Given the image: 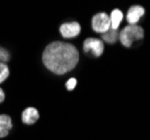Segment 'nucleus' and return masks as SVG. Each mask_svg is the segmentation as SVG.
I'll list each match as a JSON object with an SVG mask.
<instances>
[{
	"instance_id": "423d86ee",
	"label": "nucleus",
	"mask_w": 150,
	"mask_h": 140,
	"mask_svg": "<svg viewBox=\"0 0 150 140\" xmlns=\"http://www.w3.org/2000/svg\"><path fill=\"white\" fill-rule=\"evenodd\" d=\"M143 15H144V9L141 6H132L129 9L127 19L130 22V25H135Z\"/></svg>"
},
{
	"instance_id": "9b49d317",
	"label": "nucleus",
	"mask_w": 150,
	"mask_h": 140,
	"mask_svg": "<svg viewBox=\"0 0 150 140\" xmlns=\"http://www.w3.org/2000/svg\"><path fill=\"white\" fill-rule=\"evenodd\" d=\"M9 75V70L5 63H0V83L5 81Z\"/></svg>"
},
{
	"instance_id": "20e7f679",
	"label": "nucleus",
	"mask_w": 150,
	"mask_h": 140,
	"mask_svg": "<svg viewBox=\"0 0 150 140\" xmlns=\"http://www.w3.org/2000/svg\"><path fill=\"white\" fill-rule=\"evenodd\" d=\"M83 51L95 57H99L104 52V43L97 38H87L83 42Z\"/></svg>"
},
{
	"instance_id": "9d476101",
	"label": "nucleus",
	"mask_w": 150,
	"mask_h": 140,
	"mask_svg": "<svg viewBox=\"0 0 150 140\" xmlns=\"http://www.w3.org/2000/svg\"><path fill=\"white\" fill-rule=\"evenodd\" d=\"M119 35H120L119 30L110 29L108 31H106V33L103 34L102 39H103V40H105L106 43H108V44H114V43L119 39Z\"/></svg>"
},
{
	"instance_id": "0eeeda50",
	"label": "nucleus",
	"mask_w": 150,
	"mask_h": 140,
	"mask_svg": "<svg viewBox=\"0 0 150 140\" xmlns=\"http://www.w3.org/2000/svg\"><path fill=\"white\" fill-rule=\"evenodd\" d=\"M38 112L35 108H27L23 111L22 120L24 123L26 125H33L38 121Z\"/></svg>"
},
{
	"instance_id": "f03ea898",
	"label": "nucleus",
	"mask_w": 150,
	"mask_h": 140,
	"mask_svg": "<svg viewBox=\"0 0 150 140\" xmlns=\"http://www.w3.org/2000/svg\"><path fill=\"white\" fill-rule=\"evenodd\" d=\"M143 37V29L141 27L137 26V25H129L119 35L121 43L125 47H131L133 42L135 40H140Z\"/></svg>"
},
{
	"instance_id": "f257e3e1",
	"label": "nucleus",
	"mask_w": 150,
	"mask_h": 140,
	"mask_svg": "<svg viewBox=\"0 0 150 140\" xmlns=\"http://www.w3.org/2000/svg\"><path fill=\"white\" fill-rule=\"evenodd\" d=\"M42 59L47 70L62 75L75 68L79 61V54L74 45L53 42L46 46Z\"/></svg>"
},
{
	"instance_id": "39448f33",
	"label": "nucleus",
	"mask_w": 150,
	"mask_h": 140,
	"mask_svg": "<svg viewBox=\"0 0 150 140\" xmlns=\"http://www.w3.org/2000/svg\"><path fill=\"white\" fill-rule=\"evenodd\" d=\"M60 33L64 38H72V37L78 36L80 33V25L77 22H66L61 25Z\"/></svg>"
},
{
	"instance_id": "f8f14e48",
	"label": "nucleus",
	"mask_w": 150,
	"mask_h": 140,
	"mask_svg": "<svg viewBox=\"0 0 150 140\" xmlns=\"http://www.w3.org/2000/svg\"><path fill=\"white\" fill-rule=\"evenodd\" d=\"M8 59H9V53L5 48L0 47V62L1 63L2 62H7Z\"/></svg>"
},
{
	"instance_id": "6e6552de",
	"label": "nucleus",
	"mask_w": 150,
	"mask_h": 140,
	"mask_svg": "<svg viewBox=\"0 0 150 140\" xmlns=\"http://www.w3.org/2000/svg\"><path fill=\"white\" fill-rule=\"evenodd\" d=\"M11 128H13L11 118L7 114H1L0 116V138L6 137Z\"/></svg>"
},
{
	"instance_id": "1a4fd4ad",
	"label": "nucleus",
	"mask_w": 150,
	"mask_h": 140,
	"mask_svg": "<svg viewBox=\"0 0 150 140\" xmlns=\"http://www.w3.org/2000/svg\"><path fill=\"white\" fill-rule=\"evenodd\" d=\"M123 19V14L121 13V10L119 9H114L112 11V14L110 16V20H111V29L117 30L119 26H120L121 22Z\"/></svg>"
},
{
	"instance_id": "4468645a",
	"label": "nucleus",
	"mask_w": 150,
	"mask_h": 140,
	"mask_svg": "<svg viewBox=\"0 0 150 140\" xmlns=\"http://www.w3.org/2000/svg\"><path fill=\"white\" fill-rule=\"evenodd\" d=\"M4 100H5V93H4V91L0 88V103H1Z\"/></svg>"
},
{
	"instance_id": "7ed1b4c3",
	"label": "nucleus",
	"mask_w": 150,
	"mask_h": 140,
	"mask_svg": "<svg viewBox=\"0 0 150 140\" xmlns=\"http://www.w3.org/2000/svg\"><path fill=\"white\" fill-rule=\"evenodd\" d=\"M93 29L96 33L104 34L106 31L111 29V20H110V16L105 13H99L97 15L93 17V22H91Z\"/></svg>"
},
{
	"instance_id": "ddd939ff",
	"label": "nucleus",
	"mask_w": 150,
	"mask_h": 140,
	"mask_svg": "<svg viewBox=\"0 0 150 140\" xmlns=\"http://www.w3.org/2000/svg\"><path fill=\"white\" fill-rule=\"evenodd\" d=\"M76 84H77L76 79H70V80L67 82V88L68 90H72V88L76 86Z\"/></svg>"
}]
</instances>
